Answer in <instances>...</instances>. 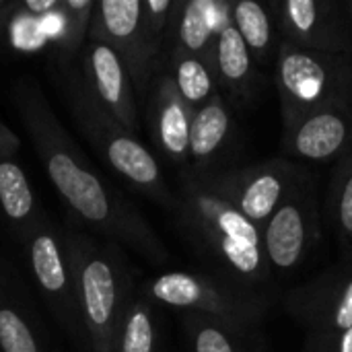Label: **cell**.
I'll use <instances>...</instances> for the list:
<instances>
[{
    "label": "cell",
    "instance_id": "21",
    "mask_svg": "<svg viewBox=\"0 0 352 352\" xmlns=\"http://www.w3.org/2000/svg\"><path fill=\"white\" fill-rule=\"evenodd\" d=\"M101 16L107 33L120 41L136 39L144 25V10L140 0H103Z\"/></svg>",
    "mask_w": 352,
    "mask_h": 352
},
{
    "label": "cell",
    "instance_id": "9",
    "mask_svg": "<svg viewBox=\"0 0 352 352\" xmlns=\"http://www.w3.org/2000/svg\"><path fill=\"white\" fill-rule=\"evenodd\" d=\"M254 62L256 60L252 52L248 50L237 27L233 25V19L229 16L217 33L212 56H210V66L217 85H221V89L229 93L233 99L245 101L254 93V82H256Z\"/></svg>",
    "mask_w": 352,
    "mask_h": 352
},
{
    "label": "cell",
    "instance_id": "16",
    "mask_svg": "<svg viewBox=\"0 0 352 352\" xmlns=\"http://www.w3.org/2000/svg\"><path fill=\"white\" fill-rule=\"evenodd\" d=\"M91 66H93V74H95L97 91L101 99L120 113L124 124L132 126L134 109H132L130 91L126 85L124 66L118 54L109 45H95L91 52Z\"/></svg>",
    "mask_w": 352,
    "mask_h": 352
},
{
    "label": "cell",
    "instance_id": "14",
    "mask_svg": "<svg viewBox=\"0 0 352 352\" xmlns=\"http://www.w3.org/2000/svg\"><path fill=\"white\" fill-rule=\"evenodd\" d=\"M192 109L186 105L173 78L161 80L157 89V138L163 151L182 161L190 155Z\"/></svg>",
    "mask_w": 352,
    "mask_h": 352
},
{
    "label": "cell",
    "instance_id": "18",
    "mask_svg": "<svg viewBox=\"0 0 352 352\" xmlns=\"http://www.w3.org/2000/svg\"><path fill=\"white\" fill-rule=\"evenodd\" d=\"M173 82L177 87V93L186 101V105L196 111L204 103L212 99L217 93V78L212 72V66L196 56L190 54H177L175 58V74Z\"/></svg>",
    "mask_w": 352,
    "mask_h": 352
},
{
    "label": "cell",
    "instance_id": "1",
    "mask_svg": "<svg viewBox=\"0 0 352 352\" xmlns=\"http://www.w3.org/2000/svg\"><path fill=\"white\" fill-rule=\"evenodd\" d=\"M184 214L231 283L248 289L264 283L270 266L264 254L262 231L210 192L202 179L188 182Z\"/></svg>",
    "mask_w": 352,
    "mask_h": 352
},
{
    "label": "cell",
    "instance_id": "12",
    "mask_svg": "<svg viewBox=\"0 0 352 352\" xmlns=\"http://www.w3.org/2000/svg\"><path fill=\"white\" fill-rule=\"evenodd\" d=\"M231 16L227 0H190L182 6L177 23L179 52L202 58L210 64L212 45L219 29Z\"/></svg>",
    "mask_w": 352,
    "mask_h": 352
},
{
    "label": "cell",
    "instance_id": "23",
    "mask_svg": "<svg viewBox=\"0 0 352 352\" xmlns=\"http://www.w3.org/2000/svg\"><path fill=\"white\" fill-rule=\"evenodd\" d=\"M0 202L4 212L14 221L25 219L33 206V196L25 173L19 169V165L8 161L0 163Z\"/></svg>",
    "mask_w": 352,
    "mask_h": 352
},
{
    "label": "cell",
    "instance_id": "22",
    "mask_svg": "<svg viewBox=\"0 0 352 352\" xmlns=\"http://www.w3.org/2000/svg\"><path fill=\"white\" fill-rule=\"evenodd\" d=\"M31 262L39 285L47 293H58L66 285L64 264L56 241L50 235H39L31 245Z\"/></svg>",
    "mask_w": 352,
    "mask_h": 352
},
{
    "label": "cell",
    "instance_id": "8",
    "mask_svg": "<svg viewBox=\"0 0 352 352\" xmlns=\"http://www.w3.org/2000/svg\"><path fill=\"white\" fill-rule=\"evenodd\" d=\"M352 151L351 105H334L311 113L285 130L283 153L303 161H330Z\"/></svg>",
    "mask_w": 352,
    "mask_h": 352
},
{
    "label": "cell",
    "instance_id": "24",
    "mask_svg": "<svg viewBox=\"0 0 352 352\" xmlns=\"http://www.w3.org/2000/svg\"><path fill=\"white\" fill-rule=\"evenodd\" d=\"M155 351V326L146 305L138 303L130 309L124 330L120 352H153Z\"/></svg>",
    "mask_w": 352,
    "mask_h": 352
},
{
    "label": "cell",
    "instance_id": "19",
    "mask_svg": "<svg viewBox=\"0 0 352 352\" xmlns=\"http://www.w3.org/2000/svg\"><path fill=\"white\" fill-rule=\"evenodd\" d=\"M330 221L346 250L352 248V151L342 157L330 188Z\"/></svg>",
    "mask_w": 352,
    "mask_h": 352
},
{
    "label": "cell",
    "instance_id": "2",
    "mask_svg": "<svg viewBox=\"0 0 352 352\" xmlns=\"http://www.w3.org/2000/svg\"><path fill=\"white\" fill-rule=\"evenodd\" d=\"M274 80L280 99L283 128L291 130L316 111L349 105L351 56L324 54L280 39L274 58Z\"/></svg>",
    "mask_w": 352,
    "mask_h": 352
},
{
    "label": "cell",
    "instance_id": "25",
    "mask_svg": "<svg viewBox=\"0 0 352 352\" xmlns=\"http://www.w3.org/2000/svg\"><path fill=\"white\" fill-rule=\"evenodd\" d=\"M0 346L4 352H37L31 330L10 309H0Z\"/></svg>",
    "mask_w": 352,
    "mask_h": 352
},
{
    "label": "cell",
    "instance_id": "11",
    "mask_svg": "<svg viewBox=\"0 0 352 352\" xmlns=\"http://www.w3.org/2000/svg\"><path fill=\"white\" fill-rule=\"evenodd\" d=\"M82 303L97 349L109 352L118 305V280L107 262L93 260L82 270Z\"/></svg>",
    "mask_w": 352,
    "mask_h": 352
},
{
    "label": "cell",
    "instance_id": "6",
    "mask_svg": "<svg viewBox=\"0 0 352 352\" xmlns=\"http://www.w3.org/2000/svg\"><path fill=\"white\" fill-rule=\"evenodd\" d=\"M318 239V200L303 175L262 229L268 266L287 272L297 268Z\"/></svg>",
    "mask_w": 352,
    "mask_h": 352
},
{
    "label": "cell",
    "instance_id": "10",
    "mask_svg": "<svg viewBox=\"0 0 352 352\" xmlns=\"http://www.w3.org/2000/svg\"><path fill=\"white\" fill-rule=\"evenodd\" d=\"M47 171L58 192L78 214L93 223H101L111 214V204L101 182L93 173L80 169L72 157L66 153H54L47 161Z\"/></svg>",
    "mask_w": 352,
    "mask_h": 352
},
{
    "label": "cell",
    "instance_id": "4",
    "mask_svg": "<svg viewBox=\"0 0 352 352\" xmlns=\"http://www.w3.org/2000/svg\"><path fill=\"white\" fill-rule=\"evenodd\" d=\"M153 299L219 320L239 332L256 326L266 314V299L248 287L206 274L167 272L151 283Z\"/></svg>",
    "mask_w": 352,
    "mask_h": 352
},
{
    "label": "cell",
    "instance_id": "27",
    "mask_svg": "<svg viewBox=\"0 0 352 352\" xmlns=\"http://www.w3.org/2000/svg\"><path fill=\"white\" fill-rule=\"evenodd\" d=\"M66 6H68V8H74V10H82V8H89L91 2H89V0H68Z\"/></svg>",
    "mask_w": 352,
    "mask_h": 352
},
{
    "label": "cell",
    "instance_id": "17",
    "mask_svg": "<svg viewBox=\"0 0 352 352\" xmlns=\"http://www.w3.org/2000/svg\"><path fill=\"white\" fill-rule=\"evenodd\" d=\"M107 159L122 175L142 188H159L161 171L155 157L134 138L116 136L107 144Z\"/></svg>",
    "mask_w": 352,
    "mask_h": 352
},
{
    "label": "cell",
    "instance_id": "3",
    "mask_svg": "<svg viewBox=\"0 0 352 352\" xmlns=\"http://www.w3.org/2000/svg\"><path fill=\"white\" fill-rule=\"evenodd\" d=\"M285 307L305 330V352H352V264L297 287Z\"/></svg>",
    "mask_w": 352,
    "mask_h": 352
},
{
    "label": "cell",
    "instance_id": "7",
    "mask_svg": "<svg viewBox=\"0 0 352 352\" xmlns=\"http://www.w3.org/2000/svg\"><path fill=\"white\" fill-rule=\"evenodd\" d=\"M276 21L285 41L324 54H352L351 27L334 0H283Z\"/></svg>",
    "mask_w": 352,
    "mask_h": 352
},
{
    "label": "cell",
    "instance_id": "13",
    "mask_svg": "<svg viewBox=\"0 0 352 352\" xmlns=\"http://www.w3.org/2000/svg\"><path fill=\"white\" fill-rule=\"evenodd\" d=\"M231 134V111L223 93H214L208 103L192 113L190 157L198 167H208L225 148Z\"/></svg>",
    "mask_w": 352,
    "mask_h": 352
},
{
    "label": "cell",
    "instance_id": "28",
    "mask_svg": "<svg viewBox=\"0 0 352 352\" xmlns=\"http://www.w3.org/2000/svg\"><path fill=\"white\" fill-rule=\"evenodd\" d=\"M346 8H349V21H351L352 25V0L351 2H346Z\"/></svg>",
    "mask_w": 352,
    "mask_h": 352
},
{
    "label": "cell",
    "instance_id": "26",
    "mask_svg": "<svg viewBox=\"0 0 352 352\" xmlns=\"http://www.w3.org/2000/svg\"><path fill=\"white\" fill-rule=\"evenodd\" d=\"M56 6V0H27V8L31 12H47Z\"/></svg>",
    "mask_w": 352,
    "mask_h": 352
},
{
    "label": "cell",
    "instance_id": "15",
    "mask_svg": "<svg viewBox=\"0 0 352 352\" xmlns=\"http://www.w3.org/2000/svg\"><path fill=\"white\" fill-rule=\"evenodd\" d=\"M231 19L248 50L252 52L254 60L266 64L272 54L276 58L278 43L274 33V21L266 6L254 0L231 2Z\"/></svg>",
    "mask_w": 352,
    "mask_h": 352
},
{
    "label": "cell",
    "instance_id": "20",
    "mask_svg": "<svg viewBox=\"0 0 352 352\" xmlns=\"http://www.w3.org/2000/svg\"><path fill=\"white\" fill-rule=\"evenodd\" d=\"M241 334L229 324L219 320L192 314L190 318V338L194 352H245L241 344Z\"/></svg>",
    "mask_w": 352,
    "mask_h": 352
},
{
    "label": "cell",
    "instance_id": "5",
    "mask_svg": "<svg viewBox=\"0 0 352 352\" xmlns=\"http://www.w3.org/2000/svg\"><path fill=\"white\" fill-rule=\"evenodd\" d=\"M303 175L305 171L287 159L276 157L264 163L231 169L221 175L202 177V184L262 231Z\"/></svg>",
    "mask_w": 352,
    "mask_h": 352
}]
</instances>
